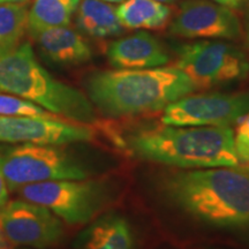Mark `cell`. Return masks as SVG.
Here are the masks:
<instances>
[{
  "mask_svg": "<svg viewBox=\"0 0 249 249\" xmlns=\"http://www.w3.org/2000/svg\"><path fill=\"white\" fill-rule=\"evenodd\" d=\"M76 249H136L129 220L121 213H110L95 218L80 233Z\"/></svg>",
  "mask_w": 249,
  "mask_h": 249,
  "instance_id": "5bb4252c",
  "label": "cell"
},
{
  "mask_svg": "<svg viewBox=\"0 0 249 249\" xmlns=\"http://www.w3.org/2000/svg\"><path fill=\"white\" fill-rule=\"evenodd\" d=\"M107 55L116 70H148L165 66L170 61L164 45L145 31L111 42Z\"/></svg>",
  "mask_w": 249,
  "mask_h": 249,
  "instance_id": "7c38bea8",
  "label": "cell"
},
{
  "mask_svg": "<svg viewBox=\"0 0 249 249\" xmlns=\"http://www.w3.org/2000/svg\"><path fill=\"white\" fill-rule=\"evenodd\" d=\"M169 31L185 38L235 39L241 35V23L231 9L222 5L209 0H187Z\"/></svg>",
  "mask_w": 249,
  "mask_h": 249,
  "instance_id": "8fae6325",
  "label": "cell"
},
{
  "mask_svg": "<svg viewBox=\"0 0 249 249\" xmlns=\"http://www.w3.org/2000/svg\"><path fill=\"white\" fill-rule=\"evenodd\" d=\"M8 202V187L6 183L4 177L0 172V210L5 207Z\"/></svg>",
  "mask_w": 249,
  "mask_h": 249,
  "instance_id": "7402d4cb",
  "label": "cell"
},
{
  "mask_svg": "<svg viewBox=\"0 0 249 249\" xmlns=\"http://www.w3.org/2000/svg\"><path fill=\"white\" fill-rule=\"evenodd\" d=\"M157 1H160V2H174V1H177V0H157Z\"/></svg>",
  "mask_w": 249,
  "mask_h": 249,
  "instance_id": "4316f807",
  "label": "cell"
},
{
  "mask_svg": "<svg viewBox=\"0 0 249 249\" xmlns=\"http://www.w3.org/2000/svg\"><path fill=\"white\" fill-rule=\"evenodd\" d=\"M81 0H34L28 9V31L70 26Z\"/></svg>",
  "mask_w": 249,
  "mask_h": 249,
  "instance_id": "e0dca14e",
  "label": "cell"
},
{
  "mask_svg": "<svg viewBox=\"0 0 249 249\" xmlns=\"http://www.w3.org/2000/svg\"><path fill=\"white\" fill-rule=\"evenodd\" d=\"M0 229L6 240L14 246L45 249L64 238L60 218L43 205L14 200L0 210Z\"/></svg>",
  "mask_w": 249,
  "mask_h": 249,
  "instance_id": "9c48e42d",
  "label": "cell"
},
{
  "mask_svg": "<svg viewBox=\"0 0 249 249\" xmlns=\"http://www.w3.org/2000/svg\"><path fill=\"white\" fill-rule=\"evenodd\" d=\"M27 31V5L0 4V57L18 48Z\"/></svg>",
  "mask_w": 249,
  "mask_h": 249,
  "instance_id": "ac0fdd59",
  "label": "cell"
},
{
  "mask_svg": "<svg viewBox=\"0 0 249 249\" xmlns=\"http://www.w3.org/2000/svg\"><path fill=\"white\" fill-rule=\"evenodd\" d=\"M247 22H248V30H249V11H248V14H247Z\"/></svg>",
  "mask_w": 249,
  "mask_h": 249,
  "instance_id": "f1b7e54d",
  "label": "cell"
},
{
  "mask_svg": "<svg viewBox=\"0 0 249 249\" xmlns=\"http://www.w3.org/2000/svg\"><path fill=\"white\" fill-rule=\"evenodd\" d=\"M18 191L21 198L48 208L70 225L91 223L116 197L114 183L98 178L37 182Z\"/></svg>",
  "mask_w": 249,
  "mask_h": 249,
  "instance_id": "8992f818",
  "label": "cell"
},
{
  "mask_svg": "<svg viewBox=\"0 0 249 249\" xmlns=\"http://www.w3.org/2000/svg\"><path fill=\"white\" fill-rule=\"evenodd\" d=\"M103 1H107V2H123L124 0H103Z\"/></svg>",
  "mask_w": 249,
  "mask_h": 249,
  "instance_id": "484cf974",
  "label": "cell"
},
{
  "mask_svg": "<svg viewBox=\"0 0 249 249\" xmlns=\"http://www.w3.org/2000/svg\"><path fill=\"white\" fill-rule=\"evenodd\" d=\"M116 14L127 29H160L169 22L171 9L157 0H124Z\"/></svg>",
  "mask_w": 249,
  "mask_h": 249,
  "instance_id": "2e32d148",
  "label": "cell"
},
{
  "mask_svg": "<svg viewBox=\"0 0 249 249\" xmlns=\"http://www.w3.org/2000/svg\"><path fill=\"white\" fill-rule=\"evenodd\" d=\"M213 1L230 9H239L249 4V0H213Z\"/></svg>",
  "mask_w": 249,
  "mask_h": 249,
  "instance_id": "44dd1931",
  "label": "cell"
},
{
  "mask_svg": "<svg viewBox=\"0 0 249 249\" xmlns=\"http://www.w3.org/2000/svg\"><path fill=\"white\" fill-rule=\"evenodd\" d=\"M0 116L46 117L55 116V114L27 99L11 95V93L9 95L0 93Z\"/></svg>",
  "mask_w": 249,
  "mask_h": 249,
  "instance_id": "d6986e66",
  "label": "cell"
},
{
  "mask_svg": "<svg viewBox=\"0 0 249 249\" xmlns=\"http://www.w3.org/2000/svg\"><path fill=\"white\" fill-rule=\"evenodd\" d=\"M124 147L139 160L178 169L240 165L232 127H149L127 135Z\"/></svg>",
  "mask_w": 249,
  "mask_h": 249,
  "instance_id": "3957f363",
  "label": "cell"
},
{
  "mask_svg": "<svg viewBox=\"0 0 249 249\" xmlns=\"http://www.w3.org/2000/svg\"><path fill=\"white\" fill-rule=\"evenodd\" d=\"M176 67L197 89L238 82L249 75V59L241 49L226 42L198 40L177 50Z\"/></svg>",
  "mask_w": 249,
  "mask_h": 249,
  "instance_id": "52a82bcc",
  "label": "cell"
},
{
  "mask_svg": "<svg viewBox=\"0 0 249 249\" xmlns=\"http://www.w3.org/2000/svg\"><path fill=\"white\" fill-rule=\"evenodd\" d=\"M86 90L101 113L120 118L164 110L197 88L178 67L161 66L95 71L87 77Z\"/></svg>",
  "mask_w": 249,
  "mask_h": 249,
  "instance_id": "7a4b0ae2",
  "label": "cell"
},
{
  "mask_svg": "<svg viewBox=\"0 0 249 249\" xmlns=\"http://www.w3.org/2000/svg\"><path fill=\"white\" fill-rule=\"evenodd\" d=\"M247 43H248V50H249V30H247Z\"/></svg>",
  "mask_w": 249,
  "mask_h": 249,
  "instance_id": "83f0119b",
  "label": "cell"
},
{
  "mask_svg": "<svg viewBox=\"0 0 249 249\" xmlns=\"http://www.w3.org/2000/svg\"><path fill=\"white\" fill-rule=\"evenodd\" d=\"M234 130V148L239 161L249 163V112L238 121Z\"/></svg>",
  "mask_w": 249,
  "mask_h": 249,
  "instance_id": "ffe728a7",
  "label": "cell"
},
{
  "mask_svg": "<svg viewBox=\"0 0 249 249\" xmlns=\"http://www.w3.org/2000/svg\"><path fill=\"white\" fill-rule=\"evenodd\" d=\"M75 22L81 33L96 38L117 36L124 31L116 8L103 0H81Z\"/></svg>",
  "mask_w": 249,
  "mask_h": 249,
  "instance_id": "9a60e30c",
  "label": "cell"
},
{
  "mask_svg": "<svg viewBox=\"0 0 249 249\" xmlns=\"http://www.w3.org/2000/svg\"><path fill=\"white\" fill-rule=\"evenodd\" d=\"M29 0H0V4H22L27 5Z\"/></svg>",
  "mask_w": 249,
  "mask_h": 249,
  "instance_id": "603a6c76",
  "label": "cell"
},
{
  "mask_svg": "<svg viewBox=\"0 0 249 249\" xmlns=\"http://www.w3.org/2000/svg\"><path fill=\"white\" fill-rule=\"evenodd\" d=\"M93 138L95 130L88 124L58 116H0V143L68 145L90 142Z\"/></svg>",
  "mask_w": 249,
  "mask_h": 249,
  "instance_id": "30bf717a",
  "label": "cell"
},
{
  "mask_svg": "<svg viewBox=\"0 0 249 249\" xmlns=\"http://www.w3.org/2000/svg\"><path fill=\"white\" fill-rule=\"evenodd\" d=\"M42 54L55 65L79 66L92 59V50L79 31L68 26L30 33Z\"/></svg>",
  "mask_w": 249,
  "mask_h": 249,
  "instance_id": "4fadbf2b",
  "label": "cell"
},
{
  "mask_svg": "<svg viewBox=\"0 0 249 249\" xmlns=\"http://www.w3.org/2000/svg\"><path fill=\"white\" fill-rule=\"evenodd\" d=\"M241 169L245 171V172H247L248 174H249V163H247V164H244L241 166Z\"/></svg>",
  "mask_w": 249,
  "mask_h": 249,
  "instance_id": "d4e9b609",
  "label": "cell"
},
{
  "mask_svg": "<svg viewBox=\"0 0 249 249\" xmlns=\"http://www.w3.org/2000/svg\"><path fill=\"white\" fill-rule=\"evenodd\" d=\"M247 112L249 91L189 93L164 108L161 124L178 127H232Z\"/></svg>",
  "mask_w": 249,
  "mask_h": 249,
  "instance_id": "ba28073f",
  "label": "cell"
},
{
  "mask_svg": "<svg viewBox=\"0 0 249 249\" xmlns=\"http://www.w3.org/2000/svg\"><path fill=\"white\" fill-rule=\"evenodd\" d=\"M167 201L196 222L249 234V174L241 167L174 172L160 183Z\"/></svg>",
  "mask_w": 249,
  "mask_h": 249,
  "instance_id": "6da1fadb",
  "label": "cell"
},
{
  "mask_svg": "<svg viewBox=\"0 0 249 249\" xmlns=\"http://www.w3.org/2000/svg\"><path fill=\"white\" fill-rule=\"evenodd\" d=\"M7 240H6L5 235L2 234L1 229H0V249H7Z\"/></svg>",
  "mask_w": 249,
  "mask_h": 249,
  "instance_id": "cb8c5ba5",
  "label": "cell"
},
{
  "mask_svg": "<svg viewBox=\"0 0 249 249\" xmlns=\"http://www.w3.org/2000/svg\"><path fill=\"white\" fill-rule=\"evenodd\" d=\"M98 171L92 158L65 145H0V172L11 191L37 182L92 178Z\"/></svg>",
  "mask_w": 249,
  "mask_h": 249,
  "instance_id": "5b68a950",
  "label": "cell"
},
{
  "mask_svg": "<svg viewBox=\"0 0 249 249\" xmlns=\"http://www.w3.org/2000/svg\"><path fill=\"white\" fill-rule=\"evenodd\" d=\"M0 92L27 99L64 119L86 124L96 121L89 98L52 76L37 61L29 42L0 57Z\"/></svg>",
  "mask_w": 249,
  "mask_h": 249,
  "instance_id": "277c9868",
  "label": "cell"
}]
</instances>
